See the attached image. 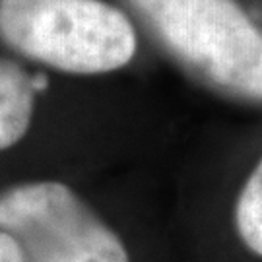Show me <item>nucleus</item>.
Instances as JSON below:
<instances>
[{
	"instance_id": "f257e3e1",
	"label": "nucleus",
	"mask_w": 262,
	"mask_h": 262,
	"mask_svg": "<svg viewBox=\"0 0 262 262\" xmlns=\"http://www.w3.org/2000/svg\"><path fill=\"white\" fill-rule=\"evenodd\" d=\"M161 45L204 84L262 103V29L235 0H128Z\"/></svg>"
},
{
	"instance_id": "f03ea898",
	"label": "nucleus",
	"mask_w": 262,
	"mask_h": 262,
	"mask_svg": "<svg viewBox=\"0 0 262 262\" xmlns=\"http://www.w3.org/2000/svg\"><path fill=\"white\" fill-rule=\"evenodd\" d=\"M0 37L28 58L72 74H103L130 62L136 33L103 0H0Z\"/></svg>"
},
{
	"instance_id": "7ed1b4c3",
	"label": "nucleus",
	"mask_w": 262,
	"mask_h": 262,
	"mask_svg": "<svg viewBox=\"0 0 262 262\" xmlns=\"http://www.w3.org/2000/svg\"><path fill=\"white\" fill-rule=\"evenodd\" d=\"M0 231L18 243L26 262H130L117 233L56 181L4 190Z\"/></svg>"
},
{
	"instance_id": "20e7f679",
	"label": "nucleus",
	"mask_w": 262,
	"mask_h": 262,
	"mask_svg": "<svg viewBox=\"0 0 262 262\" xmlns=\"http://www.w3.org/2000/svg\"><path fill=\"white\" fill-rule=\"evenodd\" d=\"M33 105V80L19 64L0 56V150H8L26 136Z\"/></svg>"
},
{
	"instance_id": "39448f33",
	"label": "nucleus",
	"mask_w": 262,
	"mask_h": 262,
	"mask_svg": "<svg viewBox=\"0 0 262 262\" xmlns=\"http://www.w3.org/2000/svg\"><path fill=\"white\" fill-rule=\"evenodd\" d=\"M233 217L241 243L262 258V159L245 181L235 202Z\"/></svg>"
},
{
	"instance_id": "423d86ee",
	"label": "nucleus",
	"mask_w": 262,
	"mask_h": 262,
	"mask_svg": "<svg viewBox=\"0 0 262 262\" xmlns=\"http://www.w3.org/2000/svg\"><path fill=\"white\" fill-rule=\"evenodd\" d=\"M0 262H26L18 243L2 231H0Z\"/></svg>"
}]
</instances>
